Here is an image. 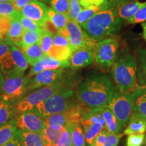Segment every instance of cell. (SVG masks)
I'll list each match as a JSON object with an SVG mask.
<instances>
[{
    "mask_svg": "<svg viewBox=\"0 0 146 146\" xmlns=\"http://www.w3.org/2000/svg\"><path fill=\"white\" fill-rule=\"evenodd\" d=\"M117 89L111 80L102 72L92 74L78 85L75 92L76 99L89 109L108 106Z\"/></svg>",
    "mask_w": 146,
    "mask_h": 146,
    "instance_id": "cell-1",
    "label": "cell"
},
{
    "mask_svg": "<svg viewBox=\"0 0 146 146\" xmlns=\"http://www.w3.org/2000/svg\"><path fill=\"white\" fill-rule=\"evenodd\" d=\"M18 135L22 146H45L44 140L40 133L18 130Z\"/></svg>",
    "mask_w": 146,
    "mask_h": 146,
    "instance_id": "cell-21",
    "label": "cell"
},
{
    "mask_svg": "<svg viewBox=\"0 0 146 146\" xmlns=\"http://www.w3.org/2000/svg\"><path fill=\"white\" fill-rule=\"evenodd\" d=\"M138 76L141 85L146 84V50H141L139 53Z\"/></svg>",
    "mask_w": 146,
    "mask_h": 146,
    "instance_id": "cell-33",
    "label": "cell"
},
{
    "mask_svg": "<svg viewBox=\"0 0 146 146\" xmlns=\"http://www.w3.org/2000/svg\"><path fill=\"white\" fill-rule=\"evenodd\" d=\"M127 125L124 131L125 135L144 133L146 131V118L141 113L133 111Z\"/></svg>",
    "mask_w": 146,
    "mask_h": 146,
    "instance_id": "cell-15",
    "label": "cell"
},
{
    "mask_svg": "<svg viewBox=\"0 0 146 146\" xmlns=\"http://www.w3.org/2000/svg\"><path fill=\"white\" fill-rule=\"evenodd\" d=\"M25 58L30 65L34 66L45 56L39 43L21 48Z\"/></svg>",
    "mask_w": 146,
    "mask_h": 146,
    "instance_id": "cell-20",
    "label": "cell"
},
{
    "mask_svg": "<svg viewBox=\"0 0 146 146\" xmlns=\"http://www.w3.org/2000/svg\"><path fill=\"white\" fill-rule=\"evenodd\" d=\"M14 17H0V39L5 42Z\"/></svg>",
    "mask_w": 146,
    "mask_h": 146,
    "instance_id": "cell-35",
    "label": "cell"
},
{
    "mask_svg": "<svg viewBox=\"0 0 146 146\" xmlns=\"http://www.w3.org/2000/svg\"><path fill=\"white\" fill-rule=\"evenodd\" d=\"M3 76V86L0 93L1 100L16 104L28 94L27 83L29 78L27 76L13 72Z\"/></svg>",
    "mask_w": 146,
    "mask_h": 146,
    "instance_id": "cell-5",
    "label": "cell"
},
{
    "mask_svg": "<svg viewBox=\"0 0 146 146\" xmlns=\"http://www.w3.org/2000/svg\"><path fill=\"white\" fill-rule=\"evenodd\" d=\"M133 93H122L117 88L109 102L108 106L117 120L125 128L133 112Z\"/></svg>",
    "mask_w": 146,
    "mask_h": 146,
    "instance_id": "cell-8",
    "label": "cell"
},
{
    "mask_svg": "<svg viewBox=\"0 0 146 146\" xmlns=\"http://www.w3.org/2000/svg\"><path fill=\"white\" fill-rule=\"evenodd\" d=\"M18 131L15 118L0 126V146H3L15 136Z\"/></svg>",
    "mask_w": 146,
    "mask_h": 146,
    "instance_id": "cell-22",
    "label": "cell"
},
{
    "mask_svg": "<svg viewBox=\"0 0 146 146\" xmlns=\"http://www.w3.org/2000/svg\"><path fill=\"white\" fill-rule=\"evenodd\" d=\"M110 70L112 78L120 92L133 93L137 88V64L130 52L117 56Z\"/></svg>",
    "mask_w": 146,
    "mask_h": 146,
    "instance_id": "cell-3",
    "label": "cell"
},
{
    "mask_svg": "<svg viewBox=\"0 0 146 146\" xmlns=\"http://www.w3.org/2000/svg\"><path fill=\"white\" fill-rule=\"evenodd\" d=\"M47 16L59 31L65 28L69 21L66 14L58 13L51 8L47 10Z\"/></svg>",
    "mask_w": 146,
    "mask_h": 146,
    "instance_id": "cell-27",
    "label": "cell"
},
{
    "mask_svg": "<svg viewBox=\"0 0 146 146\" xmlns=\"http://www.w3.org/2000/svg\"><path fill=\"white\" fill-rule=\"evenodd\" d=\"M108 5L106 7L92 6L89 7V8H83V10H81V12H80L79 14H78L77 18H76V22L78 24H79L80 25L86 23L87 21H88L89 20L92 18L96 13H98L100 11L104 10V9L106 8Z\"/></svg>",
    "mask_w": 146,
    "mask_h": 146,
    "instance_id": "cell-31",
    "label": "cell"
},
{
    "mask_svg": "<svg viewBox=\"0 0 146 146\" xmlns=\"http://www.w3.org/2000/svg\"><path fill=\"white\" fill-rule=\"evenodd\" d=\"M1 42H2V41H1V39H0V43H1Z\"/></svg>",
    "mask_w": 146,
    "mask_h": 146,
    "instance_id": "cell-56",
    "label": "cell"
},
{
    "mask_svg": "<svg viewBox=\"0 0 146 146\" xmlns=\"http://www.w3.org/2000/svg\"><path fill=\"white\" fill-rule=\"evenodd\" d=\"M82 10H83V8H82L81 5H80L78 0H70L68 12L66 14L68 19L76 21V18Z\"/></svg>",
    "mask_w": 146,
    "mask_h": 146,
    "instance_id": "cell-38",
    "label": "cell"
},
{
    "mask_svg": "<svg viewBox=\"0 0 146 146\" xmlns=\"http://www.w3.org/2000/svg\"><path fill=\"white\" fill-rule=\"evenodd\" d=\"M20 21L23 25L24 30H39L41 28L39 27V25L35 22L33 21V20L30 19V18L25 17V16L20 14L19 16Z\"/></svg>",
    "mask_w": 146,
    "mask_h": 146,
    "instance_id": "cell-40",
    "label": "cell"
},
{
    "mask_svg": "<svg viewBox=\"0 0 146 146\" xmlns=\"http://www.w3.org/2000/svg\"><path fill=\"white\" fill-rule=\"evenodd\" d=\"M72 125L68 124L64 129L55 146H72Z\"/></svg>",
    "mask_w": 146,
    "mask_h": 146,
    "instance_id": "cell-32",
    "label": "cell"
},
{
    "mask_svg": "<svg viewBox=\"0 0 146 146\" xmlns=\"http://www.w3.org/2000/svg\"><path fill=\"white\" fill-rule=\"evenodd\" d=\"M15 119L20 131L41 134L45 128V118L33 111L16 114Z\"/></svg>",
    "mask_w": 146,
    "mask_h": 146,
    "instance_id": "cell-11",
    "label": "cell"
},
{
    "mask_svg": "<svg viewBox=\"0 0 146 146\" xmlns=\"http://www.w3.org/2000/svg\"><path fill=\"white\" fill-rule=\"evenodd\" d=\"M143 146H146V144H144V145Z\"/></svg>",
    "mask_w": 146,
    "mask_h": 146,
    "instance_id": "cell-57",
    "label": "cell"
},
{
    "mask_svg": "<svg viewBox=\"0 0 146 146\" xmlns=\"http://www.w3.org/2000/svg\"><path fill=\"white\" fill-rule=\"evenodd\" d=\"M144 144H146V133L145 135V141H144Z\"/></svg>",
    "mask_w": 146,
    "mask_h": 146,
    "instance_id": "cell-54",
    "label": "cell"
},
{
    "mask_svg": "<svg viewBox=\"0 0 146 146\" xmlns=\"http://www.w3.org/2000/svg\"><path fill=\"white\" fill-rule=\"evenodd\" d=\"M54 35L50 33L43 31L41 39L40 40L39 44L41 45L42 50L43 51L45 55H47L48 52L54 45V39H53Z\"/></svg>",
    "mask_w": 146,
    "mask_h": 146,
    "instance_id": "cell-36",
    "label": "cell"
},
{
    "mask_svg": "<svg viewBox=\"0 0 146 146\" xmlns=\"http://www.w3.org/2000/svg\"><path fill=\"white\" fill-rule=\"evenodd\" d=\"M3 79H4V76H3V73L0 71V93H1V88H2V86H3Z\"/></svg>",
    "mask_w": 146,
    "mask_h": 146,
    "instance_id": "cell-51",
    "label": "cell"
},
{
    "mask_svg": "<svg viewBox=\"0 0 146 146\" xmlns=\"http://www.w3.org/2000/svg\"><path fill=\"white\" fill-rule=\"evenodd\" d=\"M21 13L13 18L12 24L7 36L5 43L11 46H18L21 43L24 34V28L20 21L19 16Z\"/></svg>",
    "mask_w": 146,
    "mask_h": 146,
    "instance_id": "cell-17",
    "label": "cell"
},
{
    "mask_svg": "<svg viewBox=\"0 0 146 146\" xmlns=\"http://www.w3.org/2000/svg\"><path fill=\"white\" fill-rule=\"evenodd\" d=\"M27 91H31L41 87L64 83V82H75V74L73 72L66 70L64 68L57 70H44L38 73L31 78H28Z\"/></svg>",
    "mask_w": 146,
    "mask_h": 146,
    "instance_id": "cell-7",
    "label": "cell"
},
{
    "mask_svg": "<svg viewBox=\"0 0 146 146\" xmlns=\"http://www.w3.org/2000/svg\"><path fill=\"white\" fill-rule=\"evenodd\" d=\"M33 0H14L13 4L15 8L17 9L18 11L21 12L22 9H23L25 5L28 4L30 2H31Z\"/></svg>",
    "mask_w": 146,
    "mask_h": 146,
    "instance_id": "cell-47",
    "label": "cell"
},
{
    "mask_svg": "<svg viewBox=\"0 0 146 146\" xmlns=\"http://www.w3.org/2000/svg\"><path fill=\"white\" fill-rule=\"evenodd\" d=\"M137 89L146 98V84L137 87Z\"/></svg>",
    "mask_w": 146,
    "mask_h": 146,
    "instance_id": "cell-49",
    "label": "cell"
},
{
    "mask_svg": "<svg viewBox=\"0 0 146 146\" xmlns=\"http://www.w3.org/2000/svg\"><path fill=\"white\" fill-rule=\"evenodd\" d=\"M63 130H54L45 126L41 135L44 140L45 146L56 145Z\"/></svg>",
    "mask_w": 146,
    "mask_h": 146,
    "instance_id": "cell-28",
    "label": "cell"
},
{
    "mask_svg": "<svg viewBox=\"0 0 146 146\" xmlns=\"http://www.w3.org/2000/svg\"><path fill=\"white\" fill-rule=\"evenodd\" d=\"M2 102H3V100H1V99H0V105H1V104L2 103Z\"/></svg>",
    "mask_w": 146,
    "mask_h": 146,
    "instance_id": "cell-55",
    "label": "cell"
},
{
    "mask_svg": "<svg viewBox=\"0 0 146 146\" xmlns=\"http://www.w3.org/2000/svg\"><path fill=\"white\" fill-rule=\"evenodd\" d=\"M54 45L57 46H70V42L66 37L60 34L54 35Z\"/></svg>",
    "mask_w": 146,
    "mask_h": 146,
    "instance_id": "cell-46",
    "label": "cell"
},
{
    "mask_svg": "<svg viewBox=\"0 0 146 146\" xmlns=\"http://www.w3.org/2000/svg\"><path fill=\"white\" fill-rule=\"evenodd\" d=\"M69 124L65 112L55 114L45 118V126L54 130H63Z\"/></svg>",
    "mask_w": 146,
    "mask_h": 146,
    "instance_id": "cell-23",
    "label": "cell"
},
{
    "mask_svg": "<svg viewBox=\"0 0 146 146\" xmlns=\"http://www.w3.org/2000/svg\"><path fill=\"white\" fill-rule=\"evenodd\" d=\"M75 82H64L45 86L29 93L15 104L16 114L32 111L36 106L45 102L54 95L73 89Z\"/></svg>",
    "mask_w": 146,
    "mask_h": 146,
    "instance_id": "cell-4",
    "label": "cell"
},
{
    "mask_svg": "<svg viewBox=\"0 0 146 146\" xmlns=\"http://www.w3.org/2000/svg\"><path fill=\"white\" fill-rule=\"evenodd\" d=\"M123 137V134H114L108 132V139L104 146H117L120 138Z\"/></svg>",
    "mask_w": 146,
    "mask_h": 146,
    "instance_id": "cell-45",
    "label": "cell"
},
{
    "mask_svg": "<svg viewBox=\"0 0 146 146\" xmlns=\"http://www.w3.org/2000/svg\"><path fill=\"white\" fill-rule=\"evenodd\" d=\"M144 133L129 135L127 139V146H142L144 143Z\"/></svg>",
    "mask_w": 146,
    "mask_h": 146,
    "instance_id": "cell-39",
    "label": "cell"
},
{
    "mask_svg": "<svg viewBox=\"0 0 146 146\" xmlns=\"http://www.w3.org/2000/svg\"><path fill=\"white\" fill-rule=\"evenodd\" d=\"M20 13L12 2L0 3V17H15Z\"/></svg>",
    "mask_w": 146,
    "mask_h": 146,
    "instance_id": "cell-34",
    "label": "cell"
},
{
    "mask_svg": "<svg viewBox=\"0 0 146 146\" xmlns=\"http://www.w3.org/2000/svg\"><path fill=\"white\" fill-rule=\"evenodd\" d=\"M108 132L106 130H103L98 136L95 138L94 142L91 146H104L106 142L108 139Z\"/></svg>",
    "mask_w": 146,
    "mask_h": 146,
    "instance_id": "cell-44",
    "label": "cell"
},
{
    "mask_svg": "<svg viewBox=\"0 0 146 146\" xmlns=\"http://www.w3.org/2000/svg\"><path fill=\"white\" fill-rule=\"evenodd\" d=\"M102 116L106 122L105 130L110 133L120 134L123 127L115 116L114 113L108 106L103 108Z\"/></svg>",
    "mask_w": 146,
    "mask_h": 146,
    "instance_id": "cell-18",
    "label": "cell"
},
{
    "mask_svg": "<svg viewBox=\"0 0 146 146\" xmlns=\"http://www.w3.org/2000/svg\"><path fill=\"white\" fill-rule=\"evenodd\" d=\"M43 31L42 29L39 30H27L24 31V34L22 40L18 47L21 48L27 47L31 45L39 43L41 39Z\"/></svg>",
    "mask_w": 146,
    "mask_h": 146,
    "instance_id": "cell-24",
    "label": "cell"
},
{
    "mask_svg": "<svg viewBox=\"0 0 146 146\" xmlns=\"http://www.w3.org/2000/svg\"><path fill=\"white\" fill-rule=\"evenodd\" d=\"M48 7L39 0H33L22 9L21 13L25 17L35 22L41 27L45 20L47 18Z\"/></svg>",
    "mask_w": 146,
    "mask_h": 146,
    "instance_id": "cell-12",
    "label": "cell"
},
{
    "mask_svg": "<svg viewBox=\"0 0 146 146\" xmlns=\"http://www.w3.org/2000/svg\"><path fill=\"white\" fill-rule=\"evenodd\" d=\"M39 1H41L43 3H50V0H39Z\"/></svg>",
    "mask_w": 146,
    "mask_h": 146,
    "instance_id": "cell-53",
    "label": "cell"
},
{
    "mask_svg": "<svg viewBox=\"0 0 146 146\" xmlns=\"http://www.w3.org/2000/svg\"><path fill=\"white\" fill-rule=\"evenodd\" d=\"M16 116L15 104L3 101L0 105V126L14 119Z\"/></svg>",
    "mask_w": 146,
    "mask_h": 146,
    "instance_id": "cell-25",
    "label": "cell"
},
{
    "mask_svg": "<svg viewBox=\"0 0 146 146\" xmlns=\"http://www.w3.org/2000/svg\"><path fill=\"white\" fill-rule=\"evenodd\" d=\"M142 28H143V36L146 42V22L142 23Z\"/></svg>",
    "mask_w": 146,
    "mask_h": 146,
    "instance_id": "cell-50",
    "label": "cell"
},
{
    "mask_svg": "<svg viewBox=\"0 0 146 146\" xmlns=\"http://www.w3.org/2000/svg\"><path fill=\"white\" fill-rule=\"evenodd\" d=\"M146 21V4L141 7L132 18L127 22L129 24H137Z\"/></svg>",
    "mask_w": 146,
    "mask_h": 146,
    "instance_id": "cell-41",
    "label": "cell"
},
{
    "mask_svg": "<svg viewBox=\"0 0 146 146\" xmlns=\"http://www.w3.org/2000/svg\"><path fill=\"white\" fill-rule=\"evenodd\" d=\"M68 67H70L69 61H60L45 55L37 63H36L34 66H32L27 77H32L42 71L57 70V69L66 68Z\"/></svg>",
    "mask_w": 146,
    "mask_h": 146,
    "instance_id": "cell-14",
    "label": "cell"
},
{
    "mask_svg": "<svg viewBox=\"0 0 146 146\" xmlns=\"http://www.w3.org/2000/svg\"><path fill=\"white\" fill-rule=\"evenodd\" d=\"M3 146H22L21 139H20L19 135H18V130L16 132L15 136Z\"/></svg>",
    "mask_w": 146,
    "mask_h": 146,
    "instance_id": "cell-48",
    "label": "cell"
},
{
    "mask_svg": "<svg viewBox=\"0 0 146 146\" xmlns=\"http://www.w3.org/2000/svg\"><path fill=\"white\" fill-rule=\"evenodd\" d=\"M41 28L43 31H46L52 33L53 35L59 34V30L57 29V27L54 25V24L52 21L47 18L41 25Z\"/></svg>",
    "mask_w": 146,
    "mask_h": 146,
    "instance_id": "cell-43",
    "label": "cell"
},
{
    "mask_svg": "<svg viewBox=\"0 0 146 146\" xmlns=\"http://www.w3.org/2000/svg\"><path fill=\"white\" fill-rule=\"evenodd\" d=\"M72 52L70 46H57L53 45L47 56L60 61H69Z\"/></svg>",
    "mask_w": 146,
    "mask_h": 146,
    "instance_id": "cell-26",
    "label": "cell"
},
{
    "mask_svg": "<svg viewBox=\"0 0 146 146\" xmlns=\"http://www.w3.org/2000/svg\"><path fill=\"white\" fill-rule=\"evenodd\" d=\"M14 0H0V3L2 2H13Z\"/></svg>",
    "mask_w": 146,
    "mask_h": 146,
    "instance_id": "cell-52",
    "label": "cell"
},
{
    "mask_svg": "<svg viewBox=\"0 0 146 146\" xmlns=\"http://www.w3.org/2000/svg\"><path fill=\"white\" fill-rule=\"evenodd\" d=\"M10 47L5 42L0 43V71L3 75L16 72Z\"/></svg>",
    "mask_w": 146,
    "mask_h": 146,
    "instance_id": "cell-16",
    "label": "cell"
},
{
    "mask_svg": "<svg viewBox=\"0 0 146 146\" xmlns=\"http://www.w3.org/2000/svg\"><path fill=\"white\" fill-rule=\"evenodd\" d=\"M118 49V43L114 38L102 40L97 44L95 61L104 70H110L117 57Z\"/></svg>",
    "mask_w": 146,
    "mask_h": 146,
    "instance_id": "cell-9",
    "label": "cell"
},
{
    "mask_svg": "<svg viewBox=\"0 0 146 146\" xmlns=\"http://www.w3.org/2000/svg\"><path fill=\"white\" fill-rule=\"evenodd\" d=\"M74 98L73 89L58 93L39 104L32 111L43 118L55 114L64 112L75 102Z\"/></svg>",
    "mask_w": 146,
    "mask_h": 146,
    "instance_id": "cell-6",
    "label": "cell"
},
{
    "mask_svg": "<svg viewBox=\"0 0 146 146\" xmlns=\"http://www.w3.org/2000/svg\"><path fill=\"white\" fill-rule=\"evenodd\" d=\"M72 146H86L85 133L81 123L72 125Z\"/></svg>",
    "mask_w": 146,
    "mask_h": 146,
    "instance_id": "cell-29",
    "label": "cell"
},
{
    "mask_svg": "<svg viewBox=\"0 0 146 146\" xmlns=\"http://www.w3.org/2000/svg\"><path fill=\"white\" fill-rule=\"evenodd\" d=\"M10 51L16 72L18 74H24L25 71L28 68L29 64L27 62L23 51L16 45L11 46Z\"/></svg>",
    "mask_w": 146,
    "mask_h": 146,
    "instance_id": "cell-19",
    "label": "cell"
},
{
    "mask_svg": "<svg viewBox=\"0 0 146 146\" xmlns=\"http://www.w3.org/2000/svg\"><path fill=\"white\" fill-rule=\"evenodd\" d=\"M66 29L68 32V39L73 52L83 47L96 48L98 42L90 37L76 21L69 20Z\"/></svg>",
    "mask_w": 146,
    "mask_h": 146,
    "instance_id": "cell-10",
    "label": "cell"
},
{
    "mask_svg": "<svg viewBox=\"0 0 146 146\" xmlns=\"http://www.w3.org/2000/svg\"><path fill=\"white\" fill-rule=\"evenodd\" d=\"M122 20L118 16L116 6L108 5L100 11L81 27L85 33L98 42L114 35L120 30Z\"/></svg>",
    "mask_w": 146,
    "mask_h": 146,
    "instance_id": "cell-2",
    "label": "cell"
},
{
    "mask_svg": "<svg viewBox=\"0 0 146 146\" xmlns=\"http://www.w3.org/2000/svg\"><path fill=\"white\" fill-rule=\"evenodd\" d=\"M96 50L94 47H83L74 51L69 59L70 68L77 69L92 64L95 60Z\"/></svg>",
    "mask_w": 146,
    "mask_h": 146,
    "instance_id": "cell-13",
    "label": "cell"
},
{
    "mask_svg": "<svg viewBox=\"0 0 146 146\" xmlns=\"http://www.w3.org/2000/svg\"><path fill=\"white\" fill-rule=\"evenodd\" d=\"M80 5L83 8L92 6L106 7L108 4L109 0H78Z\"/></svg>",
    "mask_w": 146,
    "mask_h": 146,
    "instance_id": "cell-42",
    "label": "cell"
},
{
    "mask_svg": "<svg viewBox=\"0 0 146 146\" xmlns=\"http://www.w3.org/2000/svg\"><path fill=\"white\" fill-rule=\"evenodd\" d=\"M51 8L58 13L66 14L68 12L70 0H50Z\"/></svg>",
    "mask_w": 146,
    "mask_h": 146,
    "instance_id": "cell-37",
    "label": "cell"
},
{
    "mask_svg": "<svg viewBox=\"0 0 146 146\" xmlns=\"http://www.w3.org/2000/svg\"><path fill=\"white\" fill-rule=\"evenodd\" d=\"M133 111L141 113L146 118V98L137 88L133 92Z\"/></svg>",
    "mask_w": 146,
    "mask_h": 146,
    "instance_id": "cell-30",
    "label": "cell"
}]
</instances>
